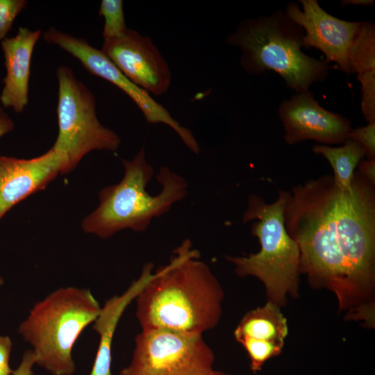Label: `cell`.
Here are the masks:
<instances>
[{"label":"cell","mask_w":375,"mask_h":375,"mask_svg":"<svg viewBox=\"0 0 375 375\" xmlns=\"http://www.w3.org/2000/svg\"><path fill=\"white\" fill-rule=\"evenodd\" d=\"M101 308L90 290L60 288L33 306L18 333L31 345L35 364L51 375H72L74 346Z\"/></svg>","instance_id":"5"},{"label":"cell","mask_w":375,"mask_h":375,"mask_svg":"<svg viewBox=\"0 0 375 375\" xmlns=\"http://www.w3.org/2000/svg\"><path fill=\"white\" fill-rule=\"evenodd\" d=\"M206 375H232L231 374H228L224 372L221 371H217V370H212L211 372Z\"/></svg>","instance_id":"27"},{"label":"cell","mask_w":375,"mask_h":375,"mask_svg":"<svg viewBox=\"0 0 375 375\" xmlns=\"http://www.w3.org/2000/svg\"><path fill=\"white\" fill-rule=\"evenodd\" d=\"M312 150L329 162L333 172L334 182L342 189H347L351 185L356 168L365 156L362 147L350 139H347L339 147L316 144Z\"/></svg>","instance_id":"17"},{"label":"cell","mask_w":375,"mask_h":375,"mask_svg":"<svg viewBox=\"0 0 375 375\" xmlns=\"http://www.w3.org/2000/svg\"><path fill=\"white\" fill-rule=\"evenodd\" d=\"M342 6L353 4L361 6H372L374 3L372 0H344L340 1Z\"/></svg>","instance_id":"26"},{"label":"cell","mask_w":375,"mask_h":375,"mask_svg":"<svg viewBox=\"0 0 375 375\" xmlns=\"http://www.w3.org/2000/svg\"><path fill=\"white\" fill-rule=\"evenodd\" d=\"M35 365V359L31 349L26 351L18 367L12 375H35L33 367Z\"/></svg>","instance_id":"23"},{"label":"cell","mask_w":375,"mask_h":375,"mask_svg":"<svg viewBox=\"0 0 375 375\" xmlns=\"http://www.w3.org/2000/svg\"><path fill=\"white\" fill-rule=\"evenodd\" d=\"M101 51L133 83L153 95L165 93L172 74L152 40L128 28L120 37L103 40Z\"/></svg>","instance_id":"10"},{"label":"cell","mask_w":375,"mask_h":375,"mask_svg":"<svg viewBox=\"0 0 375 375\" xmlns=\"http://www.w3.org/2000/svg\"><path fill=\"white\" fill-rule=\"evenodd\" d=\"M14 128V123L5 110L0 108V138L12 131Z\"/></svg>","instance_id":"25"},{"label":"cell","mask_w":375,"mask_h":375,"mask_svg":"<svg viewBox=\"0 0 375 375\" xmlns=\"http://www.w3.org/2000/svg\"><path fill=\"white\" fill-rule=\"evenodd\" d=\"M299 1L302 10L290 3L285 14L303 30V47L320 50L327 62H334L339 69L350 74L349 53L360 22L338 19L322 8L317 0Z\"/></svg>","instance_id":"11"},{"label":"cell","mask_w":375,"mask_h":375,"mask_svg":"<svg viewBox=\"0 0 375 375\" xmlns=\"http://www.w3.org/2000/svg\"><path fill=\"white\" fill-rule=\"evenodd\" d=\"M286 190H279L275 201L267 203L251 194L243 214L244 223L253 221L251 233L258 238L260 249L247 256H227L240 276H253L265 285L276 305L297 288L300 272V253L297 242L288 233L284 222Z\"/></svg>","instance_id":"6"},{"label":"cell","mask_w":375,"mask_h":375,"mask_svg":"<svg viewBox=\"0 0 375 375\" xmlns=\"http://www.w3.org/2000/svg\"><path fill=\"white\" fill-rule=\"evenodd\" d=\"M99 15L104 19L102 32L103 40L117 38L128 29L122 0H102Z\"/></svg>","instance_id":"19"},{"label":"cell","mask_w":375,"mask_h":375,"mask_svg":"<svg viewBox=\"0 0 375 375\" xmlns=\"http://www.w3.org/2000/svg\"><path fill=\"white\" fill-rule=\"evenodd\" d=\"M303 35V30L279 10L269 16L243 20L226 42L240 49V63L247 73L274 71L298 94L323 81L330 68L326 60L301 51Z\"/></svg>","instance_id":"4"},{"label":"cell","mask_w":375,"mask_h":375,"mask_svg":"<svg viewBox=\"0 0 375 375\" xmlns=\"http://www.w3.org/2000/svg\"><path fill=\"white\" fill-rule=\"evenodd\" d=\"M12 341L8 336L0 335V375H12L14 370L10 367Z\"/></svg>","instance_id":"22"},{"label":"cell","mask_w":375,"mask_h":375,"mask_svg":"<svg viewBox=\"0 0 375 375\" xmlns=\"http://www.w3.org/2000/svg\"><path fill=\"white\" fill-rule=\"evenodd\" d=\"M348 62L350 74L356 78L375 74V26L372 22H360Z\"/></svg>","instance_id":"18"},{"label":"cell","mask_w":375,"mask_h":375,"mask_svg":"<svg viewBox=\"0 0 375 375\" xmlns=\"http://www.w3.org/2000/svg\"><path fill=\"white\" fill-rule=\"evenodd\" d=\"M3 284V279L0 277V286L2 285Z\"/></svg>","instance_id":"28"},{"label":"cell","mask_w":375,"mask_h":375,"mask_svg":"<svg viewBox=\"0 0 375 375\" xmlns=\"http://www.w3.org/2000/svg\"><path fill=\"white\" fill-rule=\"evenodd\" d=\"M41 34L40 30L19 27L14 37L1 40L6 75L0 101L4 108H11L17 113L28 102L32 55Z\"/></svg>","instance_id":"15"},{"label":"cell","mask_w":375,"mask_h":375,"mask_svg":"<svg viewBox=\"0 0 375 375\" xmlns=\"http://www.w3.org/2000/svg\"><path fill=\"white\" fill-rule=\"evenodd\" d=\"M288 332L287 321L278 305L269 301L248 312L234 335L248 353L251 371L257 372L267 360L280 354Z\"/></svg>","instance_id":"14"},{"label":"cell","mask_w":375,"mask_h":375,"mask_svg":"<svg viewBox=\"0 0 375 375\" xmlns=\"http://www.w3.org/2000/svg\"><path fill=\"white\" fill-rule=\"evenodd\" d=\"M357 172L372 185L375 186V158L362 160Z\"/></svg>","instance_id":"24"},{"label":"cell","mask_w":375,"mask_h":375,"mask_svg":"<svg viewBox=\"0 0 375 375\" xmlns=\"http://www.w3.org/2000/svg\"><path fill=\"white\" fill-rule=\"evenodd\" d=\"M347 139L358 142L364 149L367 158H375V122L351 129Z\"/></svg>","instance_id":"21"},{"label":"cell","mask_w":375,"mask_h":375,"mask_svg":"<svg viewBox=\"0 0 375 375\" xmlns=\"http://www.w3.org/2000/svg\"><path fill=\"white\" fill-rule=\"evenodd\" d=\"M284 222L300 253V272L337 294L344 308L372 287L375 274V186L357 171L339 188L332 175L287 191Z\"/></svg>","instance_id":"1"},{"label":"cell","mask_w":375,"mask_h":375,"mask_svg":"<svg viewBox=\"0 0 375 375\" xmlns=\"http://www.w3.org/2000/svg\"><path fill=\"white\" fill-rule=\"evenodd\" d=\"M135 344L131 361L119 375H206L214 370L215 354L202 334L147 329Z\"/></svg>","instance_id":"8"},{"label":"cell","mask_w":375,"mask_h":375,"mask_svg":"<svg viewBox=\"0 0 375 375\" xmlns=\"http://www.w3.org/2000/svg\"><path fill=\"white\" fill-rule=\"evenodd\" d=\"M62 173V160L52 148L31 159L0 156V219L14 206L44 189Z\"/></svg>","instance_id":"13"},{"label":"cell","mask_w":375,"mask_h":375,"mask_svg":"<svg viewBox=\"0 0 375 375\" xmlns=\"http://www.w3.org/2000/svg\"><path fill=\"white\" fill-rule=\"evenodd\" d=\"M27 4L26 0H0V40L6 38L15 18Z\"/></svg>","instance_id":"20"},{"label":"cell","mask_w":375,"mask_h":375,"mask_svg":"<svg viewBox=\"0 0 375 375\" xmlns=\"http://www.w3.org/2000/svg\"><path fill=\"white\" fill-rule=\"evenodd\" d=\"M42 37L47 43L58 46L78 59L90 74L122 90L137 105L149 123L166 124L177 133L188 149L199 153L200 146L191 131L181 126L150 94L130 81L101 50L83 38L53 27L46 31Z\"/></svg>","instance_id":"9"},{"label":"cell","mask_w":375,"mask_h":375,"mask_svg":"<svg viewBox=\"0 0 375 375\" xmlns=\"http://www.w3.org/2000/svg\"><path fill=\"white\" fill-rule=\"evenodd\" d=\"M153 265L147 263L143 267L141 275L121 295H115L105 302L92 329L99 336V347L90 375H112L111 371L112 345L115 332L124 312L135 300L142 290L153 276Z\"/></svg>","instance_id":"16"},{"label":"cell","mask_w":375,"mask_h":375,"mask_svg":"<svg viewBox=\"0 0 375 375\" xmlns=\"http://www.w3.org/2000/svg\"><path fill=\"white\" fill-rule=\"evenodd\" d=\"M189 239L169 263L153 272L136 297L142 330L169 329L199 333L215 328L222 316L223 290Z\"/></svg>","instance_id":"2"},{"label":"cell","mask_w":375,"mask_h":375,"mask_svg":"<svg viewBox=\"0 0 375 375\" xmlns=\"http://www.w3.org/2000/svg\"><path fill=\"white\" fill-rule=\"evenodd\" d=\"M288 144L315 140L323 145L344 143L351 130V122L340 114L322 107L307 91L284 101L278 110Z\"/></svg>","instance_id":"12"},{"label":"cell","mask_w":375,"mask_h":375,"mask_svg":"<svg viewBox=\"0 0 375 375\" xmlns=\"http://www.w3.org/2000/svg\"><path fill=\"white\" fill-rule=\"evenodd\" d=\"M58 133L51 147L62 162V173L73 170L94 150L116 151L120 138L101 124L93 93L65 65L57 69Z\"/></svg>","instance_id":"7"},{"label":"cell","mask_w":375,"mask_h":375,"mask_svg":"<svg viewBox=\"0 0 375 375\" xmlns=\"http://www.w3.org/2000/svg\"><path fill=\"white\" fill-rule=\"evenodd\" d=\"M124 174L116 185L103 188L99 193L98 207L82 222L85 233L106 239L124 229L144 232L152 220L168 212L188 193V182L163 166L156 178L161 191L151 195L147 190L154 170L142 147L131 160L122 159Z\"/></svg>","instance_id":"3"}]
</instances>
